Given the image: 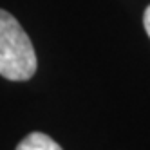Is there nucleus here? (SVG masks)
Masks as SVG:
<instances>
[{"label": "nucleus", "mask_w": 150, "mask_h": 150, "mask_svg": "<svg viewBox=\"0 0 150 150\" xmlns=\"http://www.w3.org/2000/svg\"><path fill=\"white\" fill-rule=\"evenodd\" d=\"M143 25H145L146 35L150 36V6L145 9V15H143Z\"/></svg>", "instance_id": "3"}, {"label": "nucleus", "mask_w": 150, "mask_h": 150, "mask_svg": "<svg viewBox=\"0 0 150 150\" xmlns=\"http://www.w3.org/2000/svg\"><path fill=\"white\" fill-rule=\"evenodd\" d=\"M38 67L31 38L18 20L0 9V76L11 81H25Z\"/></svg>", "instance_id": "1"}, {"label": "nucleus", "mask_w": 150, "mask_h": 150, "mask_svg": "<svg viewBox=\"0 0 150 150\" xmlns=\"http://www.w3.org/2000/svg\"><path fill=\"white\" fill-rule=\"evenodd\" d=\"M15 150H62V146L44 132H31L18 143Z\"/></svg>", "instance_id": "2"}]
</instances>
